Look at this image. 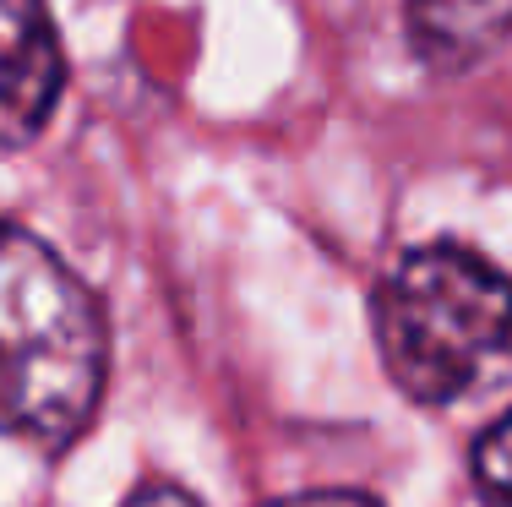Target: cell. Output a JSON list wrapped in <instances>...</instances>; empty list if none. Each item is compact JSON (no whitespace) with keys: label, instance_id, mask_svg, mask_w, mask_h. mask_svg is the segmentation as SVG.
<instances>
[{"label":"cell","instance_id":"52a82bcc","mask_svg":"<svg viewBox=\"0 0 512 507\" xmlns=\"http://www.w3.org/2000/svg\"><path fill=\"white\" fill-rule=\"evenodd\" d=\"M126 507H197V502H191V491H180V486H142Z\"/></svg>","mask_w":512,"mask_h":507},{"label":"cell","instance_id":"7a4b0ae2","mask_svg":"<svg viewBox=\"0 0 512 507\" xmlns=\"http://www.w3.org/2000/svg\"><path fill=\"white\" fill-rule=\"evenodd\" d=\"M376 344L414 404H458L512 382V279L491 257L431 240L376 289Z\"/></svg>","mask_w":512,"mask_h":507},{"label":"cell","instance_id":"6da1fadb","mask_svg":"<svg viewBox=\"0 0 512 507\" xmlns=\"http://www.w3.org/2000/svg\"><path fill=\"white\" fill-rule=\"evenodd\" d=\"M109 333L93 289L17 224H0V437L66 448L104 393Z\"/></svg>","mask_w":512,"mask_h":507},{"label":"cell","instance_id":"5b68a950","mask_svg":"<svg viewBox=\"0 0 512 507\" xmlns=\"http://www.w3.org/2000/svg\"><path fill=\"white\" fill-rule=\"evenodd\" d=\"M474 480L496 507H512V415H502L474 442Z\"/></svg>","mask_w":512,"mask_h":507},{"label":"cell","instance_id":"277c9868","mask_svg":"<svg viewBox=\"0 0 512 507\" xmlns=\"http://www.w3.org/2000/svg\"><path fill=\"white\" fill-rule=\"evenodd\" d=\"M404 33L431 77H469L512 39V0H404Z\"/></svg>","mask_w":512,"mask_h":507},{"label":"cell","instance_id":"3957f363","mask_svg":"<svg viewBox=\"0 0 512 507\" xmlns=\"http://www.w3.org/2000/svg\"><path fill=\"white\" fill-rule=\"evenodd\" d=\"M66 60L50 0H0V153H17L50 126Z\"/></svg>","mask_w":512,"mask_h":507},{"label":"cell","instance_id":"8992f818","mask_svg":"<svg viewBox=\"0 0 512 507\" xmlns=\"http://www.w3.org/2000/svg\"><path fill=\"white\" fill-rule=\"evenodd\" d=\"M273 507H376V502L360 497V491H311V497H284Z\"/></svg>","mask_w":512,"mask_h":507}]
</instances>
